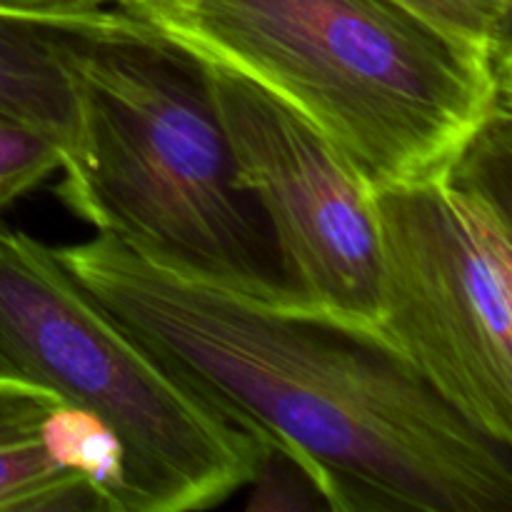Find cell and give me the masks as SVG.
Wrapping results in <instances>:
<instances>
[{"label": "cell", "instance_id": "6da1fadb", "mask_svg": "<svg viewBox=\"0 0 512 512\" xmlns=\"http://www.w3.org/2000/svg\"><path fill=\"white\" fill-rule=\"evenodd\" d=\"M53 253L190 388L288 455L328 510H512L510 445L375 328L203 283L110 235Z\"/></svg>", "mask_w": 512, "mask_h": 512}, {"label": "cell", "instance_id": "7a4b0ae2", "mask_svg": "<svg viewBox=\"0 0 512 512\" xmlns=\"http://www.w3.org/2000/svg\"><path fill=\"white\" fill-rule=\"evenodd\" d=\"M58 50L75 108L60 203L153 263L295 305L200 55L125 8L68 28Z\"/></svg>", "mask_w": 512, "mask_h": 512}, {"label": "cell", "instance_id": "3957f363", "mask_svg": "<svg viewBox=\"0 0 512 512\" xmlns=\"http://www.w3.org/2000/svg\"><path fill=\"white\" fill-rule=\"evenodd\" d=\"M130 13L263 85L370 190L443 173L510 118V55L393 0H175Z\"/></svg>", "mask_w": 512, "mask_h": 512}, {"label": "cell", "instance_id": "277c9868", "mask_svg": "<svg viewBox=\"0 0 512 512\" xmlns=\"http://www.w3.org/2000/svg\"><path fill=\"white\" fill-rule=\"evenodd\" d=\"M0 373L113 428L125 455L123 512L218 508L253 483L268 448L110 315L53 248L3 223Z\"/></svg>", "mask_w": 512, "mask_h": 512}, {"label": "cell", "instance_id": "5b68a950", "mask_svg": "<svg viewBox=\"0 0 512 512\" xmlns=\"http://www.w3.org/2000/svg\"><path fill=\"white\" fill-rule=\"evenodd\" d=\"M508 120L443 173L373 190L375 330L480 433L512 448Z\"/></svg>", "mask_w": 512, "mask_h": 512}, {"label": "cell", "instance_id": "8992f818", "mask_svg": "<svg viewBox=\"0 0 512 512\" xmlns=\"http://www.w3.org/2000/svg\"><path fill=\"white\" fill-rule=\"evenodd\" d=\"M200 60L238 183L268 220L293 303L375 328L378 223L373 190L290 105L220 60L208 55Z\"/></svg>", "mask_w": 512, "mask_h": 512}, {"label": "cell", "instance_id": "52a82bcc", "mask_svg": "<svg viewBox=\"0 0 512 512\" xmlns=\"http://www.w3.org/2000/svg\"><path fill=\"white\" fill-rule=\"evenodd\" d=\"M115 8L0 5V118L40 130L65 155L73 140L75 108L58 40L68 28L103 20Z\"/></svg>", "mask_w": 512, "mask_h": 512}, {"label": "cell", "instance_id": "ba28073f", "mask_svg": "<svg viewBox=\"0 0 512 512\" xmlns=\"http://www.w3.org/2000/svg\"><path fill=\"white\" fill-rule=\"evenodd\" d=\"M58 395L0 373V512H105L78 475L50 463L40 423Z\"/></svg>", "mask_w": 512, "mask_h": 512}, {"label": "cell", "instance_id": "9c48e42d", "mask_svg": "<svg viewBox=\"0 0 512 512\" xmlns=\"http://www.w3.org/2000/svg\"><path fill=\"white\" fill-rule=\"evenodd\" d=\"M40 443L50 463L93 488L105 512H123V445L103 418L58 400L40 423Z\"/></svg>", "mask_w": 512, "mask_h": 512}, {"label": "cell", "instance_id": "30bf717a", "mask_svg": "<svg viewBox=\"0 0 512 512\" xmlns=\"http://www.w3.org/2000/svg\"><path fill=\"white\" fill-rule=\"evenodd\" d=\"M410 13L420 15L453 38L488 50L510 55V10L512 0H393Z\"/></svg>", "mask_w": 512, "mask_h": 512}, {"label": "cell", "instance_id": "8fae6325", "mask_svg": "<svg viewBox=\"0 0 512 512\" xmlns=\"http://www.w3.org/2000/svg\"><path fill=\"white\" fill-rule=\"evenodd\" d=\"M63 165V150L40 130L0 118V215Z\"/></svg>", "mask_w": 512, "mask_h": 512}, {"label": "cell", "instance_id": "7c38bea8", "mask_svg": "<svg viewBox=\"0 0 512 512\" xmlns=\"http://www.w3.org/2000/svg\"><path fill=\"white\" fill-rule=\"evenodd\" d=\"M0 5L8 8H63V10H78V8H103V5H128V0H0Z\"/></svg>", "mask_w": 512, "mask_h": 512}, {"label": "cell", "instance_id": "4fadbf2b", "mask_svg": "<svg viewBox=\"0 0 512 512\" xmlns=\"http://www.w3.org/2000/svg\"><path fill=\"white\" fill-rule=\"evenodd\" d=\"M175 3V0H128V5H123L125 10H133V8H145V5H168Z\"/></svg>", "mask_w": 512, "mask_h": 512}]
</instances>
